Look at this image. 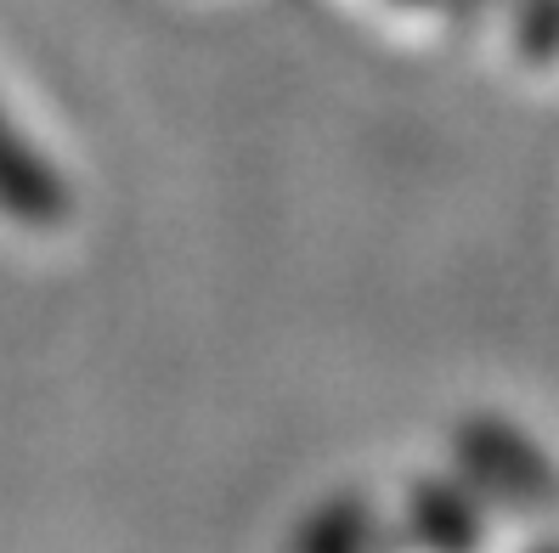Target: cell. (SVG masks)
<instances>
[{"instance_id": "3", "label": "cell", "mask_w": 559, "mask_h": 553, "mask_svg": "<svg viewBox=\"0 0 559 553\" xmlns=\"http://www.w3.org/2000/svg\"><path fill=\"white\" fill-rule=\"evenodd\" d=\"M520 40H525V51H537V57L559 51V0H532V7H525Z\"/></svg>"}, {"instance_id": "1", "label": "cell", "mask_w": 559, "mask_h": 553, "mask_svg": "<svg viewBox=\"0 0 559 553\" xmlns=\"http://www.w3.org/2000/svg\"><path fill=\"white\" fill-rule=\"evenodd\" d=\"M457 452H464L469 474L486 485V492H498L509 503H543L554 492V469L548 458L525 441L520 430L498 424V418H480V424H464L457 435Z\"/></svg>"}, {"instance_id": "2", "label": "cell", "mask_w": 559, "mask_h": 553, "mask_svg": "<svg viewBox=\"0 0 559 553\" xmlns=\"http://www.w3.org/2000/svg\"><path fill=\"white\" fill-rule=\"evenodd\" d=\"M413 514H418V537H430V542H475L480 537L469 503L457 492H447V485H424Z\"/></svg>"}]
</instances>
